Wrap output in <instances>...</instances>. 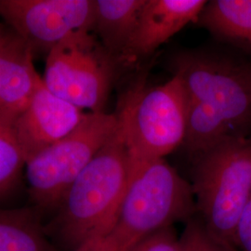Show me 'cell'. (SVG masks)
I'll return each instance as SVG.
<instances>
[{
	"label": "cell",
	"instance_id": "cell-1",
	"mask_svg": "<svg viewBox=\"0 0 251 251\" xmlns=\"http://www.w3.org/2000/svg\"><path fill=\"white\" fill-rule=\"evenodd\" d=\"M187 100L184 145L196 155L229 136L250 135L251 87L241 63L222 57L183 51L171 59Z\"/></svg>",
	"mask_w": 251,
	"mask_h": 251
},
{
	"label": "cell",
	"instance_id": "cell-2",
	"mask_svg": "<svg viewBox=\"0 0 251 251\" xmlns=\"http://www.w3.org/2000/svg\"><path fill=\"white\" fill-rule=\"evenodd\" d=\"M128 179L129 156L118 120L116 131L75 179L57 208L51 229L67 249L74 251L109 233Z\"/></svg>",
	"mask_w": 251,
	"mask_h": 251
},
{
	"label": "cell",
	"instance_id": "cell-3",
	"mask_svg": "<svg viewBox=\"0 0 251 251\" xmlns=\"http://www.w3.org/2000/svg\"><path fill=\"white\" fill-rule=\"evenodd\" d=\"M197 210L192 185L164 159L129 168V179L107 233L117 251H130L144 238Z\"/></svg>",
	"mask_w": 251,
	"mask_h": 251
},
{
	"label": "cell",
	"instance_id": "cell-4",
	"mask_svg": "<svg viewBox=\"0 0 251 251\" xmlns=\"http://www.w3.org/2000/svg\"><path fill=\"white\" fill-rule=\"evenodd\" d=\"M192 188L208 233L235 249V226L251 196V135L229 136L197 155Z\"/></svg>",
	"mask_w": 251,
	"mask_h": 251
},
{
	"label": "cell",
	"instance_id": "cell-5",
	"mask_svg": "<svg viewBox=\"0 0 251 251\" xmlns=\"http://www.w3.org/2000/svg\"><path fill=\"white\" fill-rule=\"evenodd\" d=\"M142 86L127 92L117 113L129 168L164 159L186 136L187 100L179 77L152 88Z\"/></svg>",
	"mask_w": 251,
	"mask_h": 251
},
{
	"label": "cell",
	"instance_id": "cell-6",
	"mask_svg": "<svg viewBox=\"0 0 251 251\" xmlns=\"http://www.w3.org/2000/svg\"><path fill=\"white\" fill-rule=\"evenodd\" d=\"M118 117L86 114L79 126L25 164L29 194L38 211L57 210L75 179L116 131Z\"/></svg>",
	"mask_w": 251,
	"mask_h": 251
},
{
	"label": "cell",
	"instance_id": "cell-7",
	"mask_svg": "<svg viewBox=\"0 0 251 251\" xmlns=\"http://www.w3.org/2000/svg\"><path fill=\"white\" fill-rule=\"evenodd\" d=\"M117 63L92 30L74 33L46 56V87L55 95L90 113L104 112Z\"/></svg>",
	"mask_w": 251,
	"mask_h": 251
},
{
	"label": "cell",
	"instance_id": "cell-8",
	"mask_svg": "<svg viewBox=\"0 0 251 251\" xmlns=\"http://www.w3.org/2000/svg\"><path fill=\"white\" fill-rule=\"evenodd\" d=\"M94 0H0V17L33 56L51 51L63 39L92 30Z\"/></svg>",
	"mask_w": 251,
	"mask_h": 251
},
{
	"label": "cell",
	"instance_id": "cell-9",
	"mask_svg": "<svg viewBox=\"0 0 251 251\" xmlns=\"http://www.w3.org/2000/svg\"><path fill=\"white\" fill-rule=\"evenodd\" d=\"M85 116L81 109L49 90L40 77L26 106L12 123L26 162L70 134Z\"/></svg>",
	"mask_w": 251,
	"mask_h": 251
},
{
	"label": "cell",
	"instance_id": "cell-10",
	"mask_svg": "<svg viewBox=\"0 0 251 251\" xmlns=\"http://www.w3.org/2000/svg\"><path fill=\"white\" fill-rule=\"evenodd\" d=\"M205 0H146L118 63L152 53L185 25L200 17Z\"/></svg>",
	"mask_w": 251,
	"mask_h": 251
},
{
	"label": "cell",
	"instance_id": "cell-11",
	"mask_svg": "<svg viewBox=\"0 0 251 251\" xmlns=\"http://www.w3.org/2000/svg\"><path fill=\"white\" fill-rule=\"evenodd\" d=\"M34 56L14 33L0 47V118L15 119L26 106L40 75Z\"/></svg>",
	"mask_w": 251,
	"mask_h": 251
},
{
	"label": "cell",
	"instance_id": "cell-12",
	"mask_svg": "<svg viewBox=\"0 0 251 251\" xmlns=\"http://www.w3.org/2000/svg\"><path fill=\"white\" fill-rule=\"evenodd\" d=\"M146 0H94L92 31L118 65Z\"/></svg>",
	"mask_w": 251,
	"mask_h": 251
},
{
	"label": "cell",
	"instance_id": "cell-13",
	"mask_svg": "<svg viewBox=\"0 0 251 251\" xmlns=\"http://www.w3.org/2000/svg\"><path fill=\"white\" fill-rule=\"evenodd\" d=\"M203 26L251 51V0H214L200 14Z\"/></svg>",
	"mask_w": 251,
	"mask_h": 251
},
{
	"label": "cell",
	"instance_id": "cell-14",
	"mask_svg": "<svg viewBox=\"0 0 251 251\" xmlns=\"http://www.w3.org/2000/svg\"><path fill=\"white\" fill-rule=\"evenodd\" d=\"M36 208L0 210V251H56Z\"/></svg>",
	"mask_w": 251,
	"mask_h": 251
},
{
	"label": "cell",
	"instance_id": "cell-15",
	"mask_svg": "<svg viewBox=\"0 0 251 251\" xmlns=\"http://www.w3.org/2000/svg\"><path fill=\"white\" fill-rule=\"evenodd\" d=\"M13 121L0 118V198L14 188L26 164L13 131Z\"/></svg>",
	"mask_w": 251,
	"mask_h": 251
},
{
	"label": "cell",
	"instance_id": "cell-16",
	"mask_svg": "<svg viewBox=\"0 0 251 251\" xmlns=\"http://www.w3.org/2000/svg\"><path fill=\"white\" fill-rule=\"evenodd\" d=\"M179 251H238L213 237L200 220L187 221L179 239Z\"/></svg>",
	"mask_w": 251,
	"mask_h": 251
},
{
	"label": "cell",
	"instance_id": "cell-17",
	"mask_svg": "<svg viewBox=\"0 0 251 251\" xmlns=\"http://www.w3.org/2000/svg\"><path fill=\"white\" fill-rule=\"evenodd\" d=\"M130 251H179V239L168 227L147 236Z\"/></svg>",
	"mask_w": 251,
	"mask_h": 251
},
{
	"label": "cell",
	"instance_id": "cell-18",
	"mask_svg": "<svg viewBox=\"0 0 251 251\" xmlns=\"http://www.w3.org/2000/svg\"><path fill=\"white\" fill-rule=\"evenodd\" d=\"M234 247L238 251H251V196L235 226Z\"/></svg>",
	"mask_w": 251,
	"mask_h": 251
},
{
	"label": "cell",
	"instance_id": "cell-19",
	"mask_svg": "<svg viewBox=\"0 0 251 251\" xmlns=\"http://www.w3.org/2000/svg\"><path fill=\"white\" fill-rule=\"evenodd\" d=\"M74 251H117L108 238L107 234H101L83 243Z\"/></svg>",
	"mask_w": 251,
	"mask_h": 251
},
{
	"label": "cell",
	"instance_id": "cell-20",
	"mask_svg": "<svg viewBox=\"0 0 251 251\" xmlns=\"http://www.w3.org/2000/svg\"><path fill=\"white\" fill-rule=\"evenodd\" d=\"M10 33H11V31L9 30V28H6L2 25H0V47L6 42V40L9 38Z\"/></svg>",
	"mask_w": 251,
	"mask_h": 251
},
{
	"label": "cell",
	"instance_id": "cell-21",
	"mask_svg": "<svg viewBox=\"0 0 251 251\" xmlns=\"http://www.w3.org/2000/svg\"><path fill=\"white\" fill-rule=\"evenodd\" d=\"M241 65H242L243 73L251 87V63H241Z\"/></svg>",
	"mask_w": 251,
	"mask_h": 251
}]
</instances>
